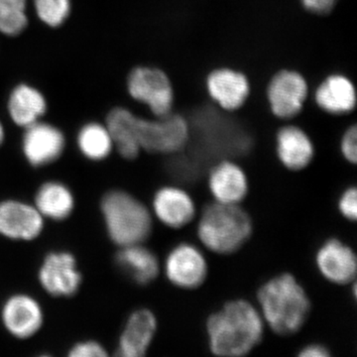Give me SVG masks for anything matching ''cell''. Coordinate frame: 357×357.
Segmentation results:
<instances>
[{"mask_svg": "<svg viewBox=\"0 0 357 357\" xmlns=\"http://www.w3.org/2000/svg\"><path fill=\"white\" fill-rule=\"evenodd\" d=\"M208 185L218 203L239 204L248 197L249 181L245 171L230 159H222L211 167Z\"/></svg>", "mask_w": 357, "mask_h": 357, "instance_id": "18", "label": "cell"}, {"mask_svg": "<svg viewBox=\"0 0 357 357\" xmlns=\"http://www.w3.org/2000/svg\"><path fill=\"white\" fill-rule=\"evenodd\" d=\"M66 147L64 133L56 126L38 121L25 128L22 138V152L33 167L50 165L57 161Z\"/></svg>", "mask_w": 357, "mask_h": 357, "instance_id": "13", "label": "cell"}, {"mask_svg": "<svg viewBox=\"0 0 357 357\" xmlns=\"http://www.w3.org/2000/svg\"><path fill=\"white\" fill-rule=\"evenodd\" d=\"M129 96L146 105L154 117L170 114L175 107V91L168 74L155 66H138L128 77Z\"/></svg>", "mask_w": 357, "mask_h": 357, "instance_id": "6", "label": "cell"}, {"mask_svg": "<svg viewBox=\"0 0 357 357\" xmlns=\"http://www.w3.org/2000/svg\"><path fill=\"white\" fill-rule=\"evenodd\" d=\"M45 218L34 204L6 199L0 202V236L15 241H32L44 230Z\"/></svg>", "mask_w": 357, "mask_h": 357, "instance_id": "11", "label": "cell"}, {"mask_svg": "<svg viewBox=\"0 0 357 357\" xmlns=\"http://www.w3.org/2000/svg\"><path fill=\"white\" fill-rule=\"evenodd\" d=\"M134 130L141 151L151 154L180 153L191 139L189 122L185 115L177 110L153 119L135 115Z\"/></svg>", "mask_w": 357, "mask_h": 357, "instance_id": "5", "label": "cell"}, {"mask_svg": "<svg viewBox=\"0 0 357 357\" xmlns=\"http://www.w3.org/2000/svg\"><path fill=\"white\" fill-rule=\"evenodd\" d=\"M11 121L26 128L40 121L47 112V100L39 89L21 84L11 91L7 103Z\"/></svg>", "mask_w": 357, "mask_h": 357, "instance_id": "21", "label": "cell"}, {"mask_svg": "<svg viewBox=\"0 0 357 357\" xmlns=\"http://www.w3.org/2000/svg\"><path fill=\"white\" fill-rule=\"evenodd\" d=\"M158 328V321L151 310H135L128 317L116 347V356L143 357L146 356Z\"/></svg>", "mask_w": 357, "mask_h": 357, "instance_id": "19", "label": "cell"}, {"mask_svg": "<svg viewBox=\"0 0 357 357\" xmlns=\"http://www.w3.org/2000/svg\"><path fill=\"white\" fill-rule=\"evenodd\" d=\"M253 234V222L239 204L218 203L204 206L197 234L202 244L218 255H230L243 248Z\"/></svg>", "mask_w": 357, "mask_h": 357, "instance_id": "3", "label": "cell"}, {"mask_svg": "<svg viewBox=\"0 0 357 357\" xmlns=\"http://www.w3.org/2000/svg\"><path fill=\"white\" fill-rule=\"evenodd\" d=\"M1 321L7 333L13 337L27 340L34 337L43 326V309L32 296L14 294L1 307Z\"/></svg>", "mask_w": 357, "mask_h": 357, "instance_id": "12", "label": "cell"}, {"mask_svg": "<svg viewBox=\"0 0 357 357\" xmlns=\"http://www.w3.org/2000/svg\"><path fill=\"white\" fill-rule=\"evenodd\" d=\"M337 208L340 215L349 220L356 222L357 218V190L354 185L347 188L340 194L337 201Z\"/></svg>", "mask_w": 357, "mask_h": 357, "instance_id": "28", "label": "cell"}, {"mask_svg": "<svg viewBox=\"0 0 357 357\" xmlns=\"http://www.w3.org/2000/svg\"><path fill=\"white\" fill-rule=\"evenodd\" d=\"M340 150L345 161L356 165L357 162V126L352 122L342 134Z\"/></svg>", "mask_w": 357, "mask_h": 357, "instance_id": "27", "label": "cell"}, {"mask_svg": "<svg viewBox=\"0 0 357 357\" xmlns=\"http://www.w3.org/2000/svg\"><path fill=\"white\" fill-rule=\"evenodd\" d=\"M275 152L282 166L292 172H300L311 165L316 147L304 128L286 124L275 135Z\"/></svg>", "mask_w": 357, "mask_h": 357, "instance_id": "16", "label": "cell"}, {"mask_svg": "<svg viewBox=\"0 0 357 357\" xmlns=\"http://www.w3.org/2000/svg\"><path fill=\"white\" fill-rule=\"evenodd\" d=\"M340 0H300L303 8L314 15H328L335 10Z\"/></svg>", "mask_w": 357, "mask_h": 357, "instance_id": "30", "label": "cell"}, {"mask_svg": "<svg viewBox=\"0 0 357 357\" xmlns=\"http://www.w3.org/2000/svg\"><path fill=\"white\" fill-rule=\"evenodd\" d=\"M257 302L265 326L282 337L300 332L312 310L306 290L290 273L276 275L265 282L257 291Z\"/></svg>", "mask_w": 357, "mask_h": 357, "instance_id": "2", "label": "cell"}, {"mask_svg": "<svg viewBox=\"0 0 357 357\" xmlns=\"http://www.w3.org/2000/svg\"><path fill=\"white\" fill-rule=\"evenodd\" d=\"M208 349L213 356H248L261 344L265 323L257 307L244 299L229 301L206 324Z\"/></svg>", "mask_w": 357, "mask_h": 357, "instance_id": "1", "label": "cell"}, {"mask_svg": "<svg viewBox=\"0 0 357 357\" xmlns=\"http://www.w3.org/2000/svg\"><path fill=\"white\" fill-rule=\"evenodd\" d=\"M100 211L107 236L119 248L144 243L151 236L153 220L149 208L128 192H105Z\"/></svg>", "mask_w": 357, "mask_h": 357, "instance_id": "4", "label": "cell"}, {"mask_svg": "<svg viewBox=\"0 0 357 357\" xmlns=\"http://www.w3.org/2000/svg\"><path fill=\"white\" fill-rule=\"evenodd\" d=\"M321 276L335 285L356 280L357 259L351 246L337 238H330L319 246L314 257Z\"/></svg>", "mask_w": 357, "mask_h": 357, "instance_id": "14", "label": "cell"}, {"mask_svg": "<svg viewBox=\"0 0 357 357\" xmlns=\"http://www.w3.org/2000/svg\"><path fill=\"white\" fill-rule=\"evenodd\" d=\"M68 356L70 357H107L109 352L96 340H84L73 345Z\"/></svg>", "mask_w": 357, "mask_h": 357, "instance_id": "29", "label": "cell"}, {"mask_svg": "<svg viewBox=\"0 0 357 357\" xmlns=\"http://www.w3.org/2000/svg\"><path fill=\"white\" fill-rule=\"evenodd\" d=\"M38 280L45 292L55 298H70L79 292L83 282L77 260L69 251H52L39 268Z\"/></svg>", "mask_w": 357, "mask_h": 357, "instance_id": "8", "label": "cell"}, {"mask_svg": "<svg viewBox=\"0 0 357 357\" xmlns=\"http://www.w3.org/2000/svg\"><path fill=\"white\" fill-rule=\"evenodd\" d=\"M27 0H0V33L17 36L28 26Z\"/></svg>", "mask_w": 357, "mask_h": 357, "instance_id": "25", "label": "cell"}, {"mask_svg": "<svg viewBox=\"0 0 357 357\" xmlns=\"http://www.w3.org/2000/svg\"><path fill=\"white\" fill-rule=\"evenodd\" d=\"M311 98L321 112L344 116L356 110V89L351 77L340 73L324 77L312 91Z\"/></svg>", "mask_w": 357, "mask_h": 357, "instance_id": "15", "label": "cell"}, {"mask_svg": "<svg viewBox=\"0 0 357 357\" xmlns=\"http://www.w3.org/2000/svg\"><path fill=\"white\" fill-rule=\"evenodd\" d=\"M115 262L138 285H149L159 275L158 257L143 243L119 248Z\"/></svg>", "mask_w": 357, "mask_h": 357, "instance_id": "20", "label": "cell"}, {"mask_svg": "<svg viewBox=\"0 0 357 357\" xmlns=\"http://www.w3.org/2000/svg\"><path fill=\"white\" fill-rule=\"evenodd\" d=\"M34 206L44 218L63 222L72 215L76 201L74 194L64 183L48 181L37 190Z\"/></svg>", "mask_w": 357, "mask_h": 357, "instance_id": "22", "label": "cell"}, {"mask_svg": "<svg viewBox=\"0 0 357 357\" xmlns=\"http://www.w3.org/2000/svg\"><path fill=\"white\" fill-rule=\"evenodd\" d=\"M265 95L275 119L290 121L304 112L311 98V89L306 77L298 70L281 69L270 77Z\"/></svg>", "mask_w": 357, "mask_h": 357, "instance_id": "7", "label": "cell"}, {"mask_svg": "<svg viewBox=\"0 0 357 357\" xmlns=\"http://www.w3.org/2000/svg\"><path fill=\"white\" fill-rule=\"evenodd\" d=\"M37 16L45 24L57 28L64 24L72 10L70 0H34Z\"/></svg>", "mask_w": 357, "mask_h": 357, "instance_id": "26", "label": "cell"}, {"mask_svg": "<svg viewBox=\"0 0 357 357\" xmlns=\"http://www.w3.org/2000/svg\"><path fill=\"white\" fill-rule=\"evenodd\" d=\"M135 115L126 107H117L107 116L105 126L112 135L114 149L126 160L137 159L141 152L134 130Z\"/></svg>", "mask_w": 357, "mask_h": 357, "instance_id": "23", "label": "cell"}, {"mask_svg": "<svg viewBox=\"0 0 357 357\" xmlns=\"http://www.w3.org/2000/svg\"><path fill=\"white\" fill-rule=\"evenodd\" d=\"M77 144L81 153L91 161L107 159L114 149L109 129L98 122H89L81 128Z\"/></svg>", "mask_w": 357, "mask_h": 357, "instance_id": "24", "label": "cell"}, {"mask_svg": "<svg viewBox=\"0 0 357 357\" xmlns=\"http://www.w3.org/2000/svg\"><path fill=\"white\" fill-rule=\"evenodd\" d=\"M206 89L213 102L227 112H238L248 102L251 84L248 76L234 68L220 67L208 73Z\"/></svg>", "mask_w": 357, "mask_h": 357, "instance_id": "10", "label": "cell"}, {"mask_svg": "<svg viewBox=\"0 0 357 357\" xmlns=\"http://www.w3.org/2000/svg\"><path fill=\"white\" fill-rule=\"evenodd\" d=\"M168 281L182 290L201 287L208 275V265L204 253L192 243H182L174 246L164 263Z\"/></svg>", "mask_w": 357, "mask_h": 357, "instance_id": "9", "label": "cell"}, {"mask_svg": "<svg viewBox=\"0 0 357 357\" xmlns=\"http://www.w3.org/2000/svg\"><path fill=\"white\" fill-rule=\"evenodd\" d=\"M152 211L160 222L172 229H183L197 215L194 199L177 185H165L157 190L152 201Z\"/></svg>", "mask_w": 357, "mask_h": 357, "instance_id": "17", "label": "cell"}, {"mask_svg": "<svg viewBox=\"0 0 357 357\" xmlns=\"http://www.w3.org/2000/svg\"><path fill=\"white\" fill-rule=\"evenodd\" d=\"M298 356L300 357H330L332 356L330 349L321 344H311L300 349Z\"/></svg>", "mask_w": 357, "mask_h": 357, "instance_id": "31", "label": "cell"}, {"mask_svg": "<svg viewBox=\"0 0 357 357\" xmlns=\"http://www.w3.org/2000/svg\"><path fill=\"white\" fill-rule=\"evenodd\" d=\"M4 138H6V131H4L3 124L0 121V145L3 143Z\"/></svg>", "mask_w": 357, "mask_h": 357, "instance_id": "32", "label": "cell"}]
</instances>
